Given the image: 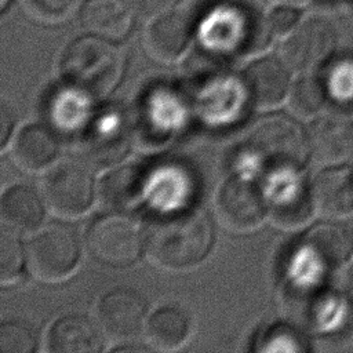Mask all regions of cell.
<instances>
[{
    "label": "cell",
    "mask_w": 353,
    "mask_h": 353,
    "mask_svg": "<svg viewBox=\"0 0 353 353\" xmlns=\"http://www.w3.org/2000/svg\"><path fill=\"white\" fill-rule=\"evenodd\" d=\"M212 244V228L207 214L196 207L170 210L150 221L145 232L149 261L167 270L197 266Z\"/></svg>",
    "instance_id": "6da1fadb"
},
{
    "label": "cell",
    "mask_w": 353,
    "mask_h": 353,
    "mask_svg": "<svg viewBox=\"0 0 353 353\" xmlns=\"http://www.w3.org/2000/svg\"><path fill=\"white\" fill-rule=\"evenodd\" d=\"M123 70L124 55L119 46L94 33L73 40L61 58L65 84L90 99L108 97L120 81Z\"/></svg>",
    "instance_id": "7a4b0ae2"
},
{
    "label": "cell",
    "mask_w": 353,
    "mask_h": 353,
    "mask_svg": "<svg viewBox=\"0 0 353 353\" xmlns=\"http://www.w3.org/2000/svg\"><path fill=\"white\" fill-rule=\"evenodd\" d=\"M255 165L269 175L291 176L303 165L309 145L301 127L284 114H270L255 123L245 139Z\"/></svg>",
    "instance_id": "3957f363"
},
{
    "label": "cell",
    "mask_w": 353,
    "mask_h": 353,
    "mask_svg": "<svg viewBox=\"0 0 353 353\" xmlns=\"http://www.w3.org/2000/svg\"><path fill=\"white\" fill-rule=\"evenodd\" d=\"M266 19L236 3H219L201 19L200 39L214 54L248 55L265 48L270 39Z\"/></svg>",
    "instance_id": "277c9868"
},
{
    "label": "cell",
    "mask_w": 353,
    "mask_h": 353,
    "mask_svg": "<svg viewBox=\"0 0 353 353\" xmlns=\"http://www.w3.org/2000/svg\"><path fill=\"white\" fill-rule=\"evenodd\" d=\"M85 244L95 262L109 268H125L132 265L145 248V233L132 216L110 212L91 223Z\"/></svg>",
    "instance_id": "5b68a950"
},
{
    "label": "cell",
    "mask_w": 353,
    "mask_h": 353,
    "mask_svg": "<svg viewBox=\"0 0 353 353\" xmlns=\"http://www.w3.org/2000/svg\"><path fill=\"white\" fill-rule=\"evenodd\" d=\"M80 243L74 230L63 223H50L37 232L26 248L29 272L37 280L61 281L76 269Z\"/></svg>",
    "instance_id": "8992f818"
},
{
    "label": "cell",
    "mask_w": 353,
    "mask_h": 353,
    "mask_svg": "<svg viewBox=\"0 0 353 353\" xmlns=\"http://www.w3.org/2000/svg\"><path fill=\"white\" fill-rule=\"evenodd\" d=\"M92 174L77 159L58 161L43 178L41 193L47 208L61 218L83 215L92 201Z\"/></svg>",
    "instance_id": "52a82bcc"
},
{
    "label": "cell",
    "mask_w": 353,
    "mask_h": 353,
    "mask_svg": "<svg viewBox=\"0 0 353 353\" xmlns=\"http://www.w3.org/2000/svg\"><path fill=\"white\" fill-rule=\"evenodd\" d=\"M336 44L334 26L321 17H307L287 34L280 58L288 69L309 73L328 61Z\"/></svg>",
    "instance_id": "ba28073f"
},
{
    "label": "cell",
    "mask_w": 353,
    "mask_h": 353,
    "mask_svg": "<svg viewBox=\"0 0 353 353\" xmlns=\"http://www.w3.org/2000/svg\"><path fill=\"white\" fill-rule=\"evenodd\" d=\"M214 207L219 223L234 233L256 229L268 212L261 190L240 176L229 178L219 188Z\"/></svg>",
    "instance_id": "9c48e42d"
},
{
    "label": "cell",
    "mask_w": 353,
    "mask_h": 353,
    "mask_svg": "<svg viewBox=\"0 0 353 353\" xmlns=\"http://www.w3.org/2000/svg\"><path fill=\"white\" fill-rule=\"evenodd\" d=\"M291 280L283 292V310L295 324L309 330H321L330 324L332 296L316 276L302 274Z\"/></svg>",
    "instance_id": "30bf717a"
},
{
    "label": "cell",
    "mask_w": 353,
    "mask_h": 353,
    "mask_svg": "<svg viewBox=\"0 0 353 353\" xmlns=\"http://www.w3.org/2000/svg\"><path fill=\"white\" fill-rule=\"evenodd\" d=\"M309 154L321 165H336L353 157V114L335 112L319 117L307 134Z\"/></svg>",
    "instance_id": "8fae6325"
},
{
    "label": "cell",
    "mask_w": 353,
    "mask_h": 353,
    "mask_svg": "<svg viewBox=\"0 0 353 353\" xmlns=\"http://www.w3.org/2000/svg\"><path fill=\"white\" fill-rule=\"evenodd\" d=\"M97 313L103 335L121 342L137 336L143 328L146 303L138 292L116 288L101 299Z\"/></svg>",
    "instance_id": "7c38bea8"
},
{
    "label": "cell",
    "mask_w": 353,
    "mask_h": 353,
    "mask_svg": "<svg viewBox=\"0 0 353 353\" xmlns=\"http://www.w3.org/2000/svg\"><path fill=\"white\" fill-rule=\"evenodd\" d=\"M301 259L310 276H323L347 258L352 239L336 225H317L301 241Z\"/></svg>",
    "instance_id": "4fadbf2b"
},
{
    "label": "cell",
    "mask_w": 353,
    "mask_h": 353,
    "mask_svg": "<svg viewBox=\"0 0 353 353\" xmlns=\"http://www.w3.org/2000/svg\"><path fill=\"white\" fill-rule=\"evenodd\" d=\"M194 23L185 11L170 10L154 18L146 28L143 43L149 55L161 62L178 59L188 48Z\"/></svg>",
    "instance_id": "5bb4252c"
},
{
    "label": "cell",
    "mask_w": 353,
    "mask_h": 353,
    "mask_svg": "<svg viewBox=\"0 0 353 353\" xmlns=\"http://www.w3.org/2000/svg\"><path fill=\"white\" fill-rule=\"evenodd\" d=\"M290 74L280 59L261 58L252 62L243 74V88L248 101L258 109H270L287 95Z\"/></svg>",
    "instance_id": "9a60e30c"
},
{
    "label": "cell",
    "mask_w": 353,
    "mask_h": 353,
    "mask_svg": "<svg viewBox=\"0 0 353 353\" xmlns=\"http://www.w3.org/2000/svg\"><path fill=\"white\" fill-rule=\"evenodd\" d=\"M146 182V174L138 164L120 165L102 178L98 188L99 203L110 212L125 214L143 200Z\"/></svg>",
    "instance_id": "2e32d148"
},
{
    "label": "cell",
    "mask_w": 353,
    "mask_h": 353,
    "mask_svg": "<svg viewBox=\"0 0 353 353\" xmlns=\"http://www.w3.org/2000/svg\"><path fill=\"white\" fill-rule=\"evenodd\" d=\"M98 325L81 314L63 316L48 331L47 350L52 353H97L102 349L103 342V332Z\"/></svg>",
    "instance_id": "e0dca14e"
},
{
    "label": "cell",
    "mask_w": 353,
    "mask_h": 353,
    "mask_svg": "<svg viewBox=\"0 0 353 353\" xmlns=\"http://www.w3.org/2000/svg\"><path fill=\"white\" fill-rule=\"evenodd\" d=\"M313 208L325 218H342L353 211V171L332 168L317 175L312 186Z\"/></svg>",
    "instance_id": "ac0fdd59"
},
{
    "label": "cell",
    "mask_w": 353,
    "mask_h": 353,
    "mask_svg": "<svg viewBox=\"0 0 353 353\" xmlns=\"http://www.w3.org/2000/svg\"><path fill=\"white\" fill-rule=\"evenodd\" d=\"M132 12L127 0H87L81 7V23L94 34L121 39L132 26Z\"/></svg>",
    "instance_id": "d6986e66"
},
{
    "label": "cell",
    "mask_w": 353,
    "mask_h": 353,
    "mask_svg": "<svg viewBox=\"0 0 353 353\" xmlns=\"http://www.w3.org/2000/svg\"><path fill=\"white\" fill-rule=\"evenodd\" d=\"M59 152L54 134L37 124L22 128L12 143V160L25 171H39L50 165Z\"/></svg>",
    "instance_id": "ffe728a7"
},
{
    "label": "cell",
    "mask_w": 353,
    "mask_h": 353,
    "mask_svg": "<svg viewBox=\"0 0 353 353\" xmlns=\"http://www.w3.org/2000/svg\"><path fill=\"white\" fill-rule=\"evenodd\" d=\"M0 215L4 228L15 233H30L43 221L44 210L40 197L26 185H14L1 197Z\"/></svg>",
    "instance_id": "44dd1931"
},
{
    "label": "cell",
    "mask_w": 353,
    "mask_h": 353,
    "mask_svg": "<svg viewBox=\"0 0 353 353\" xmlns=\"http://www.w3.org/2000/svg\"><path fill=\"white\" fill-rule=\"evenodd\" d=\"M146 342L157 350H175L189 336L190 321L188 314L176 306H161L148 319L145 327Z\"/></svg>",
    "instance_id": "7402d4cb"
},
{
    "label": "cell",
    "mask_w": 353,
    "mask_h": 353,
    "mask_svg": "<svg viewBox=\"0 0 353 353\" xmlns=\"http://www.w3.org/2000/svg\"><path fill=\"white\" fill-rule=\"evenodd\" d=\"M312 208V194H307L299 182L291 181L285 188L273 193L268 212L274 223L281 228L292 229L307 221Z\"/></svg>",
    "instance_id": "603a6c76"
},
{
    "label": "cell",
    "mask_w": 353,
    "mask_h": 353,
    "mask_svg": "<svg viewBox=\"0 0 353 353\" xmlns=\"http://www.w3.org/2000/svg\"><path fill=\"white\" fill-rule=\"evenodd\" d=\"M327 97L328 94L323 80L313 76H303L292 85L288 95V105L296 116L307 119L321 110Z\"/></svg>",
    "instance_id": "cb8c5ba5"
},
{
    "label": "cell",
    "mask_w": 353,
    "mask_h": 353,
    "mask_svg": "<svg viewBox=\"0 0 353 353\" xmlns=\"http://www.w3.org/2000/svg\"><path fill=\"white\" fill-rule=\"evenodd\" d=\"M23 266V250L18 233L8 228H1L0 233V281L1 284L14 283Z\"/></svg>",
    "instance_id": "d4e9b609"
},
{
    "label": "cell",
    "mask_w": 353,
    "mask_h": 353,
    "mask_svg": "<svg viewBox=\"0 0 353 353\" xmlns=\"http://www.w3.org/2000/svg\"><path fill=\"white\" fill-rule=\"evenodd\" d=\"M323 81L328 97L339 106L349 108L353 105V59L336 61Z\"/></svg>",
    "instance_id": "484cf974"
},
{
    "label": "cell",
    "mask_w": 353,
    "mask_h": 353,
    "mask_svg": "<svg viewBox=\"0 0 353 353\" xmlns=\"http://www.w3.org/2000/svg\"><path fill=\"white\" fill-rule=\"evenodd\" d=\"M26 12L40 22L57 23L69 19L84 4V0H22Z\"/></svg>",
    "instance_id": "4316f807"
},
{
    "label": "cell",
    "mask_w": 353,
    "mask_h": 353,
    "mask_svg": "<svg viewBox=\"0 0 353 353\" xmlns=\"http://www.w3.org/2000/svg\"><path fill=\"white\" fill-rule=\"evenodd\" d=\"M36 347V336L30 327L21 321H4L0 327V353H30Z\"/></svg>",
    "instance_id": "83f0119b"
},
{
    "label": "cell",
    "mask_w": 353,
    "mask_h": 353,
    "mask_svg": "<svg viewBox=\"0 0 353 353\" xmlns=\"http://www.w3.org/2000/svg\"><path fill=\"white\" fill-rule=\"evenodd\" d=\"M301 21V14L296 6L280 4L274 7L266 18L272 34L287 36Z\"/></svg>",
    "instance_id": "f1b7e54d"
},
{
    "label": "cell",
    "mask_w": 353,
    "mask_h": 353,
    "mask_svg": "<svg viewBox=\"0 0 353 353\" xmlns=\"http://www.w3.org/2000/svg\"><path fill=\"white\" fill-rule=\"evenodd\" d=\"M132 10L145 18H154L174 8L178 0H127Z\"/></svg>",
    "instance_id": "f546056e"
},
{
    "label": "cell",
    "mask_w": 353,
    "mask_h": 353,
    "mask_svg": "<svg viewBox=\"0 0 353 353\" xmlns=\"http://www.w3.org/2000/svg\"><path fill=\"white\" fill-rule=\"evenodd\" d=\"M12 127V120H11V114L8 113V110L3 106L1 108V130H0V143L1 146L6 145L7 138L10 135Z\"/></svg>",
    "instance_id": "4dcf8cb0"
},
{
    "label": "cell",
    "mask_w": 353,
    "mask_h": 353,
    "mask_svg": "<svg viewBox=\"0 0 353 353\" xmlns=\"http://www.w3.org/2000/svg\"><path fill=\"white\" fill-rule=\"evenodd\" d=\"M346 301H347V306H349V310L353 316V279L350 280L349 285H347V294H346Z\"/></svg>",
    "instance_id": "1f68e13d"
},
{
    "label": "cell",
    "mask_w": 353,
    "mask_h": 353,
    "mask_svg": "<svg viewBox=\"0 0 353 353\" xmlns=\"http://www.w3.org/2000/svg\"><path fill=\"white\" fill-rule=\"evenodd\" d=\"M279 1L280 4H291V6H298V4H303L306 3L307 0H276Z\"/></svg>",
    "instance_id": "d6a6232c"
},
{
    "label": "cell",
    "mask_w": 353,
    "mask_h": 353,
    "mask_svg": "<svg viewBox=\"0 0 353 353\" xmlns=\"http://www.w3.org/2000/svg\"><path fill=\"white\" fill-rule=\"evenodd\" d=\"M7 3H8V0H0V7H1V10H4V8L7 7Z\"/></svg>",
    "instance_id": "836d02e7"
},
{
    "label": "cell",
    "mask_w": 353,
    "mask_h": 353,
    "mask_svg": "<svg viewBox=\"0 0 353 353\" xmlns=\"http://www.w3.org/2000/svg\"><path fill=\"white\" fill-rule=\"evenodd\" d=\"M350 239H352V245H353V229H352V236H350Z\"/></svg>",
    "instance_id": "e575fe53"
}]
</instances>
